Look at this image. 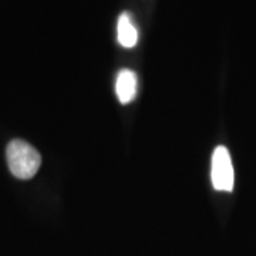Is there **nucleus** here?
<instances>
[{
	"label": "nucleus",
	"instance_id": "20e7f679",
	"mask_svg": "<svg viewBox=\"0 0 256 256\" xmlns=\"http://www.w3.org/2000/svg\"><path fill=\"white\" fill-rule=\"evenodd\" d=\"M117 37H118V43L122 47L131 48L137 44L138 32L128 13H122L120 16L118 24H117Z\"/></svg>",
	"mask_w": 256,
	"mask_h": 256
},
{
	"label": "nucleus",
	"instance_id": "f257e3e1",
	"mask_svg": "<svg viewBox=\"0 0 256 256\" xmlns=\"http://www.w3.org/2000/svg\"><path fill=\"white\" fill-rule=\"evenodd\" d=\"M8 165L12 174L18 180L33 178L42 165V156L34 146L22 140H13L6 150Z\"/></svg>",
	"mask_w": 256,
	"mask_h": 256
},
{
	"label": "nucleus",
	"instance_id": "f03ea898",
	"mask_svg": "<svg viewBox=\"0 0 256 256\" xmlns=\"http://www.w3.org/2000/svg\"><path fill=\"white\" fill-rule=\"evenodd\" d=\"M212 185L216 191L230 192L234 190L235 174L228 148L220 146L212 154V168H210Z\"/></svg>",
	"mask_w": 256,
	"mask_h": 256
},
{
	"label": "nucleus",
	"instance_id": "7ed1b4c3",
	"mask_svg": "<svg viewBox=\"0 0 256 256\" xmlns=\"http://www.w3.org/2000/svg\"><path fill=\"white\" fill-rule=\"evenodd\" d=\"M116 92L120 102L128 104L137 96V76L131 70H121L117 76Z\"/></svg>",
	"mask_w": 256,
	"mask_h": 256
}]
</instances>
